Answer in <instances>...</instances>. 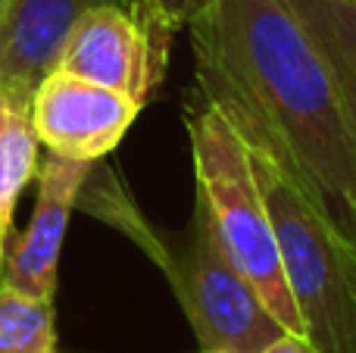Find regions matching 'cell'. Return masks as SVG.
I'll return each mask as SVG.
<instances>
[{
  "instance_id": "obj_6",
  "label": "cell",
  "mask_w": 356,
  "mask_h": 353,
  "mask_svg": "<svg viewBox=\"0 0 356 353\" xmlns=\"http://www.w3.org/2000/svg\"><path fill=\"white\" fill-rule=\"evenodd\" d=\"M144 106L119 91L54 69L31 94V125L47 154L97 163L119 147Z\"/></svg>"
},
{
  "instance_id": "obj_2",
  "label": "cell",
  "mask_w": 356,
  "mask_h": 353,
  "mask_svg": "<svg viewBox=\"0 0 356 353\" xmlns=\"http://www.w3.org/2000/svg\"><path fill=\"white\" fill-rule=\"evenodd\" d=\"M244 144L275 225L303 338L316 353H356V231L344 229L266 144L250 138Z\"/></svg>"
},
{
  "instance_id": "obj_3",
  "label": "cell",
  "mask_w": 356,
  "mask_h": 353,
  "mask_svg": "<svg viewBox=\"0 0 356 353\" xmlns=\"http://www.w3.org/2000/svg\"><path fill=\"white\" fill-rule=\"evenodd\" d=\"M188 138L197 194L209 206L225 254L257 288L284 331L303 338V325L278 254L275 225L238 125L216 100L200 94V100H194L188 110Z\"/></svg>"
},
{
  "instance_id": "obj_9",
  "label": "cell",
  "mask_w": 356,
  "mask_h": 353,
  "mask_svg": "<svg viewBox=\"0 0 356 353\" xmlns=\"http://www.w3.org/2000/svg\"><path fill=\"white\" fill-rule=\"evenodd\" d=\"M356 116V0H291Z\"/></svg>"
},
{
  "instance_id": "obj_14",
  "label": "cell",
  "mask_w": 356,
  "mask_h": 353,
  "mask_svg": "<svg viewBox=\"0 0 356 353\" xmlns=\"http://www.w3.org/2000/svg\"><path fill=\"white\" fill-rule=\"evenodd\" d=\"M6 235L0 231V288H3V275H6Z\"/></svg>"
},
{
  "instance_id": "obj_4",
  "label": "cell",
  "mask_w": 356,
  "mask_h": 353,
  "mask_svg": "<svg viewBox=\"0 0 356 353\" xmlns=\"http://www.w3.org/2000/svg\"><path fill=\"white\" fill-rule=\"evenodd\" d=\"M163 266L200 350L259 353L284 335V325L272 316L257 288L225 254V244L200 194L188 235L178 241V247L163 250Z\"/></svg>"
},
{
  "instance_id": "obj_1",
  "label": "cell",
  "mask_w": 356,
  "mask_h": 353,
  "mask_svg": "<svg viewBox=\"0 0 356 353\" xmlns=\"http://www.w3.org/2000/svg\"><path fill=\"white\" fill-rule=\"evenodd\" d=\"M188 35L203 97L356 231V116L291 0H209Z\"/></svg>"
},
{
  "instance_id": "obj_16",
  "label": "cell",
  "mask_w": 356,
  "mask_h": 353,
  "mask_svg": "<svg viewBox=\"0 0 356 353\" xmlns=\"http://www.w3.org/2000/svg\"><path fill=\"white\" fill-rule=\"evenodd\" d=\"M0 6H3V0H0Z\"/></svg>"
},
{
  "instance_id": "obj_12",
  "label": "cell",
  "mask_w": 356,
  "mask_h": 353,
  "mask_svg": "<svg viewBox=\"0 0 356 353\" xmlns=\"http://www.w3.org/2000/svg\"><path fill=\"white\" fill-rule=\"evenodd\" d=\"M119 3H122L144 28H150L172 41L175 31L188 28V25L207 10L209 0H119Z\"/></svg>"
},
{
  "instance_id": "obj_10",
  "label": "cell",
  "mask_w": 356,
  "mask_h": 353,
  "mask_svg": "<svg viewBox=\"0 0 356 353\" xmlns=\"http://www.w3.org/2000/svg\"><path fill=\"white\" fill-rule=\"evenodd\" d=\"M38 141L31 106L0 94V231L10 235L19 194L38 172Z\"/></svg>"
},
{
  "instance_id": "obj_11",
  "label": "cell",
  "mask_w": 356,
  "mask_h": 353,
  "mask_svg": "<svg viewBox=\"0 0 356 353\" xmlns=\"http://www.w3.org/2000/svg\"><path fill=\"white\" fill-rule=\"evenodd\" d=\"M0 353H56L54 300L0 288Z\"/></svg>"
},
{
  "instance_id": "obj_8",
  "label": "cell",
  "mask_w": 356,
  "mask_h": 353,
  "mask_svg": "<svg viewBox=\"0 0 356 353\" xmlns=\"http://www.w3.org/2000/svg\"><path fill=\"white\" fill-rule=\"evenodd\" d=\"M119 0H3L0 6V94L31 106V94L60 63L81 13Z\"/></svg>"
},
{
  "instance_id": "obj_15",
  "label": "cell",
  "mask_w": 356,
  "mask_h": 353,
  "mask_svg": "<svg viewBox=\"0 0 356 353\" xmlns=\"http://www.w3.org/2000/svg\"><path fill=\"white\" fill-rule=\"evenodd\" d=\"M203 353H225V350H203Z\"/></svg>"
},
{
  "instance_id": "obj_7",
  "label": "cell",
  "mask_w": 356,
  "mask_h": 353,
  "mask_svg": "<svg viewBox=\"0 0 356 353\" xmlns=\"http://www.w3.org/2000/svg\"><path fill=\"white\" fill-rule=\"evenodd\" d=\"M91 166L94 163L66 160L56 154H47V160L38 163L35 210H31L25 235L19 238L16 250L6 260V285L35 294V297L54 300L66 225L75 210V200L91 175Z\"/></svg>"
},
{
  "instance_id": "obj_13",
  "label": "cell",
  "mask_w": 356,
  "mask_h": 353,
  "mask_svg": "<svg viewBox=\"0 0 356 353\" xmlns=\"http://www.w3.org/2000/svg\"><path fill=\"white\" fill-rule=\"evenodd\" d=\"M259 353H316L313 347L307 344V338H300V335H288L284 331L282 338H275L272 344H266Z\"/></svg>"
},
{
  "instance_id": "obj_5",
  "label": "cell",
  "mask_w": 356,
  "mask_h": 353,
  "mask_svg": "<svg viewBox=\"0 0 356 353\" xmlns=\"http://www.w3.org/2000/svg\"><path fill=\"white\" fill-rule=\"evenodd\" d=\"M172 41L144 28L125 6L100 3L72 25L56 69L147 104L163 85Z\"/></svg>"
}]
</instances>
